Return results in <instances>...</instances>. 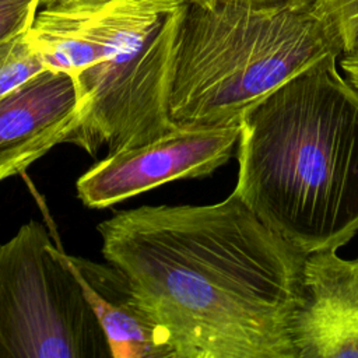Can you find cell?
Returning a JSON list of instances; mask_svg holds the SVG:
<instances>
[{
  "mask_svg": "<svg viewBox=\"0 0 358 358\" xmlns=\"http://www.w3.org/2000/svg\"><path fill=\"white\" fill-rule=\"evenodd\" d=\"M112 0H41L45 7H62V8H95L110 3Z\"/></svg>",
  "mask_w": 358,
  "mask_h": 358,
  "instance_id": "cell-14",
  "label": "cell"
},
{
  "mask_svg": "<svg viewBox=\"0 0 358 358\" xmlns=\"http://www.w3.org/2000/svg\"><path fill=\"white\" fill-rule=\"evenodd\" d=\"M38 221L0 243V358H109L83 288Z\"/></svg>",
  "mask_w": 358,
  "mask_h": 358,
  "instance_id": "cell-5",
  "label": "cell"
},
{
  "mask_svg": "<svg viewBox=\"0 0 358 358\" xmlns=\"http://www.w3.org/2000/svg\"><path fill=\"white\" fill-rule=\"evenodd\" d=\"M337 60L294 76L239 122L234 193L305 253L358 232V91Z\"/></svg>",
  "mask_w": 358,
  "mask_h": 358,
  "instance_id": "cell-2",
  "label": "cell"
},
{
  "mask_svg": "<svg viewBox=\"0 0 358 358\" xmlns=\"http://www.w3.org/2000/svg\"><path fill=\"white\" fill-rule=\"evenodd\" d=\"M78 99L70 74L45 69L0 96V180L64 143Z\"/></svg>",
  "mask_w": 358,
  "mask_h": 358,
  "instance_id": "cell-8",
  "label": "cell"
},
{
  "mask_svg": "<svg viewBox=\"0 0 358 358\" xmlns=\"http://www.w3.org/2000/svg\"><path fill=\"white\" fill-rule=\"evenodd\" d=\"M183 0H117L105 57L73 77L78 108L64 143L90 155L148 144L176 126L168 115L175 32Z\"/></svg>",
  "mask_w": 358,
  "mask_h": 358,
  "instance_id": "cell-4",
  "label": "cell"
},
{
  "mask_svg": "<svg viewBox=\"0 0 358 358\" xmlns=\"http://www.w3.org/2000/svg\"><path fill=\"white\" fill-rule=\"evenodd\" d=\"M27 31L0 43V96L45 70Z\"/></svg>",
  "mask_w": 358,
  "mask_h": 358,
  "instance_id": "cell-11",
  "label": "cell"
},
{
  "mask_svg": "<svg viewBox=\"0 0 358 358\" xmlns=\"http://www.w3.org/2000/svg\"><path fill=\"white\" fill-rule=\"evenodd\" d=\"M78 280L113 358H173L165 330L143 306L113 264L60 252Z\"/></svg>",
  "mask_w": 358,
  "mask_h": 358,
  "instance_id": "cell-9",
  "label": "cell"
},
{
  "mask_svg": "<svg viewBox=\"0 0 358 358\" xmlns=\"http://www.w3.org/2000/svg\"><path fill=\"white\" fill-rule=\"evenodd\" d=\"M340 50L309 4L248 8L185 3L169 73L176 127L239 124L285 81Z\"/></svg>",
  "mask_w": 358,
  "mask_h": 358,
  "instance_id": "cell-3",
  "label": "cell"
},
{
  "mask_svg": "<svg viewBox=\"0 0 358 358\" xmlns=\"http://www.w3.org/2000/svg\"><path fill=\"white\" fill-rule=\"evenodd\" d=\"M347 81L358 91V57H338Z\"/></svg>",
  "mask_w": 358,
  "mask_h": 358,
  "instance_id": "cell-15",
  "label": "cell"
},
{
  "mask_svg": "<svg viewBox=\"0 0 358 358\" xmlns=\"http://www.w3.org/2000/svg\"><path fill=\"white\" fill-rule=\"evenodd\" d=\"M41 0H0V43L28 31Z\"/></svg>",
  "mask_w": 358,
  "mask_h": 358,
  "instance_id": "cell-12",
  "label": "cell"
},
{
  "mask_svg": "<svg viewBox=\"0 0 358 358\" xmlns=\"http://www.w3.org/2000/svg\"><path fill=\"white\" fill-rule=\"evenodd\" d=\"M238 137L239 124L175 127L99 161L78 178L77 196L85 206L102 208L166 182L208 176L232 157Z\"/></svg>",
  "mask_w": 358,
  "mask_h": 358,
  "instance_id": "cell-6",
  "label": "cell"
},
{
  "mask_svg": "<svg viewBox=\"0 0 358 358\" xmlns=\"http://www.w3.org/2000/svg\"><path fill=\"white\" fill-rule=\"evenodd\" d=\"M309 10L340 50V57H358V0H310Z\"/></svg>",
  "mask_w": 358,
  "mask_h": 358,
  "instance_id": "cell-10",
  "label": "cell"
},
{
  "mask_svg": "<svg viewBox=\"0 0 358 358\" xmlns=\"http://www.w3.org/2000/svg\"><path fill=\"white\" fill-rule=\"evenodd\" d=\"M291 336L295 358L358 357V259L337 249L306 253Z\"/></svg>",
  "mask_w": 358,
  "mask_h": 358,
  "instance_id": "cell-7",
  "label": "cell"
},
{
  "mask_svg": "<svg viewBox=\"0 0 358 358\" xmlns=\"http://www.w3.org/2000/svg\"><path fill=\"white\" fill-rule=\"evenodd\" d=\"M98 231L173 358H295L306 253L234 192L214 204L117 211Z\"/></svg>",
  "mask_w": 358,
  "mask_h": 358,
  "instance_id": "cell-1",
  "label": "cell"
},
{
  "mask_svg": "<svg viewBox=\"0 0 358 358\" xmlns=\"http://www.w3.org/2000/svg\"><path fill=\"white\" fill-rule=\"evenodd\" d=\"M185 3L200 4V6H234L248 8H287L306 6L310 0H183Z\"/></svg>",
  "mask_w": 358,
  "mask_h": 358,
  "instance_id": "cell-13",
  "label": "cell"
}]
</instances>
